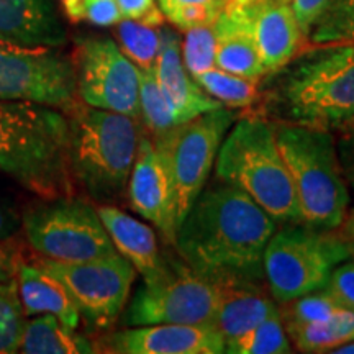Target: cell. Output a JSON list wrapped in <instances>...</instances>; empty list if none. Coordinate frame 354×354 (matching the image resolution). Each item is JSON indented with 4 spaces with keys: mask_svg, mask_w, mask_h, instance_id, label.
<instances>
[{
    "mask_svg": "<svg viewBox=\"0 0 354 354\" xmlns=\"http://www.w3.org/2000/svg\"><path fill=\"white\" fill-rule=\"evenodd\" d=\"M276 220L250 196L216 177L176 232L174 246L189 269L218 284H258Z\"/></svg>",
    "mask_w": 354,
    "mask_h": 354,
    "instance_id": "cell-1",
    "label": "cell"
},
{
    "mask_svg": "<svg viewBox=\"0 0 354 354\" xmlns=\"http://www.w3.org/2000/svg\"><path fill=\"white\" fill-rule=\"evenodd\" d=\"M0 172L43 201L73 196L66 113L32 102L0 100Z\"/></svg>",
    "mask_w": 354,
    "mask_h": 354,
    "instance_id": "cell-2",
    "label": "cell"
},
{
    "mask_svg": "<svg viewBox=\"0 0 354 354\" xmlns=\"http://www.w3.org/2000/svg\"><path fill=\"white\" fill-rule=\"evenodd\" d=\"M69 167L88 197L112 202L125 194L141 138L138 118L88 107L81 100L66 112Z\"/></svg>",
    "mask_w": 354,
    "mask_h": 354,
    "instance_id": "cell-3",
    "label": "cell"
},
{
    "mask_svg": "<svg viewBox=\"0 0 354 354\" xmlns=\"http://www.w3.org/2000/svg\"><path fill=\"white\" fill-rule=\"evenodd\" d=\"M215 172L220 180L253 198L272 220L302 221L294 184L271 123L253 117L236 122L221 141Z\"/></svg>",
    "mask_w": 354,
    "mask_h": 354,
    "instance_id": "cell-4",
    "label": "cell"
},
{
    "mask_svg": "<svg viewBox=\"0 0 354 354\" xmlns=\"http://www.w3.org/2000/svg\"><path fill=\"white\" fill-rule=\"evenodd\" d=\"M276 141L294 184L302 223L320 230L342 227L349 190L333 133L300 123L277 125Z\"/></svg>",
    "mask_w": 354,
    "mask_h": 354,
    "instance_id": "cell-5",
    "label": "cell"
},
{
    "mask_svg": "<svg viewBox=\"0 0 354 354\" xmlns=\"http://www.w3.org/2000/svg\"><path fill=\"white\" fill-rule=\"evenodd\" d=\"M294 123L335 131L354 122V44H335L304 57L281 86Z\"/></svg>",
    "mask_w": 354,
    "mask_h": 354,
    "instance_id": "cell-6",
    "label": "cell"
},
{
    "mask_svg": "<svg viewBox=\"0 0 354 354\" xmlns=\"http://www.w3.org/2000/svg\"><path fill=\"white\" fill-rule=\"evenodd\" d=\"M351 259V251L339 230L295 225L274 232L264 251V279L279 302L320 290L333 269Z\"/></svg>",
    "mask_w": 354,
    "mask_h": 354,
    "instance_id": "cell-7",
    "label": "cell"
},
{
    "mask_svg": "<svg viewBox=\"0 0 354 354\" xmlns=\"http://www.w3.org/2000/svg\"><path fill=\"white\" fill-rule=\"evenodd\" d=\"M21 223L30 246L46 259L77 263L117 254L99 212L82 198H44Z\"/></svg>",
    "mask_w": 354,
    "mask_h": 354,
    "instance_id": "cell-8",
    "label": "cell"
},
{
    "mask_svg": "<svg viewBox=\"0 0 354 354\" xmlns=\"http://www.w3.org/2000/svg\"><path fill=\"white\" fill-rule=\"evenodd\" d=\"M234 115L221 105L192 120L179 123L153 143L165 154L169 167L177 227L209 180L220 145Z\"/></svg>",
    "mask_w": 354,
    "mask_h": 354,
    "instance_id": "cell-9",
    "label": "cell"
},
{
    "mask_svg": "<svg viewBox=\"0 0 354 354\" xmlns=\"http://www.w3.org/2000/svg\"><path fill=\"white\" fill-rule=\"evenodd\" d=\"M0 100L69 112L79 102L74 63L53 48L0 41Z\"/></svg>",
    "mask_w": 354,
    "mask_h": 354,
    "instance_id": "cell-10",
    "label": "cell"
},
{
    "mask_svg": "<svg viewBox=\"0 0 354 354\" xmlns=\"http://www.w3.org/2000/svg\"><path fill=\"white\" fill-rule=\"evenodd\" d=\"M37 264L64 287L79 315L95 328L117 320L136 277V269L118 253L77 263L41 258Z\"/></svg>",
    "mask_w": 354,
    "mask_h": 354,
    "instance_id": "cell-11",
    "label": "cell"
},
{
    "mask_svg": "<svg viewBox=\"0 0 354 354\" xmlns=\"http://www.w3.org/2000/svg\"><path fill=\"white\" fill-rule=\"evenodd\" d=\"M225 284L198 276L189 268L167 271L158 281L136 290L123 323L128 326L212 323L223 299Z\"/></svg>",
    "mask_w": 354,
    "mask_h": 354,
    "instance_id": "cell-12",
    "label": "cell"
},
{
    "mask_svg": "<svg viewBox=\"0 0 354 354\" xmlns=\"http://www.w3.org/2000/svg\"><path fill=\"white\" fill-rule=\"evenodd\" d=\"M77 95L88 107L140 118V71L110 38L77 41Z\"/></svg>",
    "mask_w": 354,
    "mask_h": 354,
    "instance_id": "cell-13",
    "label": "cell"
},
{
    "mask_svg": "<svg viewBox=\"0 0 354 354\" xmlns=\"http://www.w3.org/2000/svg\"><path fill=\"white\" fill-rule=\"evenodd\" d=\"M127 190L131 209L151 221L162 238L174 245L177 221L169 167L165 154L148 136L140 138Z\"/></svg>",
    "mask_w": 354,
    "mask_h": 354,
    "instance_id": "cell-14",
    "label": "cell"
},
{
    "mask_svg": "<svg viewBox=\"0 0 354 354\" xmlns=\"http://www.w3.org/2000/svg\"><path fill=\"white\" fill-rule=\"evenodd\" d=\"M102 348L118 354H220L225 338L212 323H159L115 331L104 338Z\"/></svg>",
    "mask_w": 354,
    "mask_h": 354,
    "instance_id": "cell-15",
    "label": "cell"
},
{
    "mask_svg": "<svg viewBox=\"0 0 354 354\" xmlns=\"http://www.w3.org/2000/svg\"><path fill=\"white\" fill-rule=\"evenodd\" d=\"M154 73L177 125L221 107L220 102L207 94L187 73L180 39L172 30H161V50L154 63Z\"/></svg>",
    "mask_w": 354,
    "mask_h": 354,
    "instance_id": "cell-16",
    "label": "cell"
},
{
    "mask_svg": "<svg viewBox=\"0 0 354 354\" xmlns=\"http://www.w3.org/2000/svg\"><path fill=\"white\" fill-rule=\"evenodd\" d=\"M245 10L266 73H276L289 64L304 38L290 3L258 0Z\"/></svg>",
    "mask_w": 354,
    "mask_h": 354,
    "instance_id": "cell-17",
    "label": "cell"
},
{
    "mask_svg": "<svg viewBox=\"0 0 354 354\" xmlns=\"http://www.w3.org/2000/svg\"><path fill=\"white\" fill-rule=\"evenodd\" d=\"M0 41L20 46H61L66 41V30L55 0H0Z\"/></svg>",
    "mask_w": 354,
    "mask_h": 354,
    "instance_id": "cell-18",
    "label": "cell"
},
{
    "mask_svg": "<svg viewBox=\"0 0 354 354\" xmlns=\"http://www.w3.org/2000/svg\"><path fill=\"white\" fill-rule=\"evenodd\" d=\"M97 212L117 253L130 261L146 284L166 276L169 269L162 263L151 227L112 205H102Z\"/></svg>",
    "mask_w": 354,
    "mask_h": 354,
    "instance_id": "cell-19",
    "label": "cell"
},
{
    "mask_svg": "<svg viewBox=\"0 0 354 354\" xmlns=\"http://www.w3.org/2000/svg\"><path fill=\"white\" fill-rule=\"evenodd\" d=\"M216 68L258 82L266 71L245 7L225 8L214 24Z\"/></svg>",
    "mask_w": 354,
    "mask_h": 354,
    "instance_id": "cell-20",
    "label": "cell"
},
{
    "mask_svg": "<svg viewBox=\"0 0 354 354\" xmlns=\"http://www.w3.org/2000/svg\"><path fill=\"white\" fill-rule=\"evenodd\" d=\"M17 289L25 315H43L51 313L64 325L76 330L81 320L76 305L69 299L64 287L38 264H19L17 271Z\"/></svg>",
    "mask_w": 354,
    "mask_h": 354,
    "instance_id": "cell-21",
    "label": "cell"
},
{
    "mask_svg": "<svg viewBox=\"0 0 354 354\" xmlns=\"http://www.w3.org/2000/svg\"><path fill=\"white\" fill-rule=\"evenodd\" d=\"M276 312H279L276 304L258 284H225L223 299L212 325L227 343Z\"/></svg>",
    "mask_w": 354,
    "mask_h": 354,
    "instance_id": "cell-22",
    "label": "cell"
},
{
    "mask_svg": "<svg viewBox=\"0 0 354 354\" xmlns=\"http://www.w3.org/2000/svg\"><path fill=\"white\" fill-rule=\"evenodd\" d=\"M19 351L26 354H77L95 353L97 349L59 318L43 313L25 323Z\"/></svg>",
    "mask_w": 354,
    "mask_h": 354,
    "instance_id": "cell-23",
    "label": "cell"
},
{
    "mask_svg": "<svg viewBox=\"0 0 354 354\" xmlns=\"http://www.w3.org/2000/svg\"><path fill=\"white\" fill-rule=\"evenodd\" d=\"M287 333L300 351H333L344 343L354 342V312L342 307L323 320L287 325Z\"/></svg>",
    "mask_w": 354,
    "mask_h": 354,
    "instance_id": "cell-24",
    "label": "cell"
},
{
    "mask_svg": "<svg viewBox=\"0 0 354 354\" xmlns=\"http://www.w3.org/2000/svg\"><path fill=\"white\" fill-rule=\"evenodd\" d=\"M290 351V342L279 312L225 343V353L233 354H287Z\"/></svg>",
    "mask_w": 354,
    "mask_h": 354,
    "instance_id": "cell-25",
    "label": "cell"
},
{
    "mask_svg": "<svg viewBox=\"0 0 354 354\" xmlns=\"http://www.w3.org/2000/svg\"><path fill=\"white\" fill-rule=\"evenodd\" d=\"M140 71V118L151 140L167 135L177 123L167 105L162 88L159 86L154 66L138 68Z\"/></svg>",
    "mask_w": 354,
    "mask_h": 354,
    "instance_id": "cell-26",
    "label": "cell"
},
{
    "mask_svg": "<svg viewBox=\"0 0 354 354\" xmlns=\"http://www.w3.org/2000/svg\"><path fill=\"white\" fill-rule=\"evenodd\" d=\"M207 94L227 107H248L256 100V82L227 73L220 68H212L194 77Z\"/></svg>",
    "mask_w": 354,
    "mask_h": 354,
    "instance_id": "cell-27",
    "label": "cell"
},
{
    "mask_svg": "<svg viewBox=\"0 0 354 354\" xmlns=\"http://www.w3.org/2000/svg\"><path fill=\"white\" fill-rule=\"evenodd\" d=\"M308 37L318 46L354 44V0H331Z\"/></svg>",
    "mask_w": 354,
    "mask_h": 354,
    "instance_id": "cell-28",
    "label": "cell"
},
{
    "mask_svg": "<svg viewBox=\"0 0 354 354\" xmlns=\"http://www.w3.org/2000/svg\"><path fill=\"white\" fill-rule=\"evenodd\" d=\"M117 25L120 50L138 68H151V66H154L159 50H161V32L156 26L125 19L118 21Z\"/></svg>",
    "mask_w": 354,
    "mask_h": 354,
    "instance_id": "cell-29",
    "label": "cell"
},
{
    "mask_svg": "<svg viewBox=\"0 0 354 354\" xmlns=\"http://www.w3.org/2000/svg\"><path fill=\"white\" fill-rule=\"evenodd\" d=\"M165 19L183 32L214 25L225 10V0H158Z\"/></svg>",
    "mask_w": 354,
    "mask_h": 354,
    "instance_id": "cell-30",
    "label": "cell"
},
{
    "mask_svg": "<svg viewBox=\"0 0 354 354\" xmlns=\"http://www.w3.org/2000/svg\"><path fill=\"white\" fill-rule=\"evenodd\" d=\"M25 317L15 279L0 282V354L19 351L26 323Z\"/></svg>",
    "mask_w": 354,
    "mask_h": 354,
    "instance_id": "cell-31",
    "label": "cell"
},
{
    "mask_svg": "<svg viewBox=\"0 0 354 354\" xmlns=\"http://www.w3.org/2000/svg\"><path fill=\"white\" fill-rule=\"evenodd\" d=\"M183 43V63L192 77L216 68L214 25L197 26L185 32Z\"/></svg>",
    "mask_w": 354,
    "mask_h": 354,
    "instance_id": "cell-32",
    "label": "cell"
},
{
    "mask_svg": "<svg viewBox=\"0 0 354 354\" xmlns=\"http://www.w3.org/2000/svg\"><path fill=\"white\" fill-rule=\"evenodd\" d=\"M342 307L354 312V259L338 264L323 287Z\"/></svg>",
    "mask_w": 354,
    "mask_h": 354,
    "instance_id": "cell-33",
    "label": "cell"
},
{
    "mask_svg": "<svg viewBox=\"0 0 354 354\" xmlns=\"http://www.w3.org/2000/svg\"><path fill=\"white\" fill-rule=\"evenodd\" d=\"M122 19L135 20L149 26H161L165 15L156 0H117Z\"/></svg>",
    "mask_w": 354,
    "mask_h": 354,
    "instance_id": "cell-34",
    "label": "cell"
},
{
    "mask_svg": "<svg viewBox=\"0 0 354 354\" xmlns=\"http://www.w3.org/2000/svg\"><path fill=\"white\" fill-rule=\"evenodd\" d=\"M336 138V153L346 184L354 190V122L339 128Z\"/></svg>",
    "mask_w": 354,
    "mask_h": 354,
    "instance_id": "cell-35",
    "label": "cell"
},
{
    "mask_svg": "<svg viewBox=\"0 0 354 354\" xmlns=\"http://www.w3.org/2000/svg\"><path fill=\"white\" fill-rule=\"evenodd\" d=\"M84 19L97 26H112L123 20L117 0H84Z\"/></svg>",
    "mask_w": 354,
    "mask_h": 354,
    "instance_id": "cell-36",
    "label": "cell"
},
{
    "mask_svg": "<svg viewBox=\"0 0 354 354\" xmlns=\"http://www.w3.org/2000/svg\"><path fill=\"white\" fill-rule=\"evenodd\" d=\"M330 2L331 0H290V7L295 13L304 37H308L313 25L317 24Z\"/></svg>",
    "mask_w": 354,
    "mask_h": 354,
    "instance_id": "cell-37",
    "label": "cell"
},
{
    "mask_svg": "<svg viewBox=\"0 0 354 354\" xmlns=\"http://www.w3.org/2000/svg\"><path fill=\"white\" fill-rule=\"evenodd\" d=\"M20 263L21 261L15 254V251L0 243V282L13 281L17 277Z\"/></svg>",
    "mask_w": 354,
    "mask_h": 354,
    "instance_id": "cell-38",
    "label": "cell"
},
{
    "mask_svg": "<svg viewBox=\"0 0 354 354\" xmlns=\"http://www.w3.org/2000/svg\"><path fill=\"white\" fill-rule=\"evenodd\" d=\"M19 218L15 214H12V210L8 207L0 203V240H6V238L12 236L13 233L19 228Z\"/></svg>",
    "mask_w": 354,
    "mask_h": 354,
    "instance_id": "cell-39",
    "label": "cell"
},
{
    "mask_svg": "<svg viewBox=\"0 0 354 354\" xmlns=\"http://www.w3.org/2000/svg\"><path fill=\"white\" fill-rule=\"evenodd\" d=\"M338 230H339V233L343 234V238H344V241H346L349 251H351V259H354V209L349 212V214H346L342 227H339Z\"/></svg>",
    "mask_w": 354,
    "mask_h": 354,
    "instance_id": "cell-40",
    "label": "cell"
},
{
    "mask_svg": "<svg viewBox=\"0 0 354 354\" xmlns=\"http://www.w3.org/2000/svg\"><path fill=\"white\" fill-rule=\"evenodd\" d=\"M61 3L71 21L84 20V0H61Z\"/></svg>",
    "mask_w": 354,
    "mask_h": 354,
    "instance_id": "cell-41",
    "label": "cell"
},
{
    "mask_svg": "<svg viewBox=\"0 0 354 354\" xmlns=\"http://www.w3.org/2000/svg\"><path fill=\"white\" fill-rule=\"evenodd\" d=\"M258 2V0H225V8H240L248 7L251 3Z\"/></svg>",
    "mask_w": 354,
    "mask_h": 354,
    "instance_id": "cell-42",
    "label": "cell"
},
{
    "mask_svg": "<svg viewBox=\"0 0 354 354\" xmlns=\"http://www.w3.org/2000/svg\"><path fill=\"white\" fill-rule=\"evenodd\" d=\"M333 353H339V354H354V342L344 343L339 348L333 349Z\"/></svg>",
    "mask_w": 354,
    "mask_h": 354,
    "instance_id": "cell-43",
    "label": "cell"
},
{
    "mask_svg": "<svg viewBox=\"0 0 354 354\" xmlns=\"http://www.w3.org/2000/svg\"><path fill=\"white\" fill-rule=\"evenodd\" d=\"M279 2H287V3H290V0H279Z\"/></svg>",
    "mask_w": 354,
    "mask_h": 354,
    "instance_id": "cell-44",
    "label": "cell"
}]
</instances>
